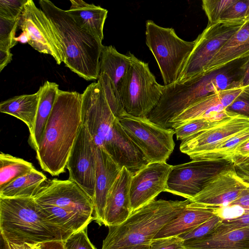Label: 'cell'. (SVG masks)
I'll return each instance as SVG.
<instances>
[{
  "label": "cell",
  "mask_w": 249,
  "mask_h": 249,
  "mask_svg": "<svg viewBox=\"0 0 249 249\" xmlns=\"http://www.w3.org/2000/svg\"><path fill=\"white\" fill-rule=\"evenodd\" d=\"M248 185V182L238 175L232 164L211 178L190 201L208 206L228 207Z\"/></svg>",
  "instance_id": "obj_16"
},
{
  "label": "cell",
  "mask_w": 249,
  "mask_h": 249,
  "mask_svg": "<svg viewBox=\"0 0 249 249\" xmlns=\"http://www.w3.org/2000/svg\"><path fill=\"white\" fill-rule=\"evenodd\" d=\"M121 169L103 148L97 146L95 189L92 201L93 220L99 226L104 225L107 196Z\"/></svg>",
  "instance_id": "obj_18"
},
{
  "label": "cell",
  "mask_w": 249,
  "mask_h": 249,
  "mask_svg": "<svg viewBox=\"0 0 249 249\" xmlns=\"http://www.w3.org/2000/svg\"><path fill=\"white\" fill-rule=\"evenodd\" d=\"M236 0H203L202 6L208 19V24L220 20L224 12Z\"/></svg>",
  "instance_id": "obj_32"
},
{
  "label": "cell",
  "mask_w": 249,
  "mask_h": 249,
  "mask_svg": "<svg viewBox=\"0 0 249 249\" xmlns=\"http://www.w3.org/2000/svg\"><path fill=\"white\" fill-rule=\"evenodd\" d=\"M3 239L7 249H40L42 243H17L3 238Z\"/></svg>",
  "instance_id": "obj_42"
},
{
  "label": "cell",
  "mask_w": 249,
  "mask_h": 249,
  "mask_svg": "<svg viewBox=\"0 0 249 249\" xmlns=\"http://www.w3.org/2000/svg\"><path fill=\"white\" fill-rule=\"evenodd\" d=\"M119 121L148 163L166 162L175 147L174 129L164 128L147 118L133 116L125 112L120 116Z\"/></svg>",
  "instance_id": "obj_9"
},
{
  "label": "cell",
  "mask_w": 249,
  "mask_h": 249,
  "mask_svg": "<svg viewBox=\"0 0 249 249\" xmlns=\"http://www.w3.org/2000/svg\"><path fill=\"white\" fill-rule=\"evenodd\" d=\"M82 94L59 89L36 152L41 169L52 176L65 172L71 149L82 125Z\"/></svg>",
  "instance_id": "obj_2"
},
{
  "label": "cell",
  "mask_w": 249,
  "mask_h": 249,
  "mask_svg": "<svg viewBox=\"0 0 249 249\" xmlns=\"http://www.w3.org/2000/svg\"><path fill=\"white\" fill-rule=\"evenodd\" d=\"M219 207L190 202L174 218L157 234L154 238L178 236L205 222L217 213Z\"/></svg>",
  "instance_id": "obj_20"
},
{
  "label": "cell",
  "mask_w": 249,
  "mask_h": 249,
  "mask_svg": "<svg viewBox=\"0 0 249 249\" xmlns=\"http://www.w3.org/2000/svg\"><path fill=\"white\" fill-rule=\"evenodd\" d=\"M242 176L245 181L249 183V167L246 168L242 171Z\"/></svg>",
  "instance_id": "obj_48"
},
{
  "label": "cell",
  "mask_w": 249,
  "mask_h": 249,
  "mask_svg": "<svg viewBox=\"0 0 249 249\" xmlns=\"http://www.w3.org/2000/svg\"><path fill=\"white\" fill-rule=\"evenodd\" d=\"M39 3L57 35L66 66L86 80L98 79L102 41L79 27L66 11L52 1L40 0Z\"/></svg>",
  "instance_id": "obj_3"
},
{
  "label": "cell",
  "mask_w": 249,
  "mask_h": 249,
  "mask_svg": "<svg viewBox=\"0 0 249 249\" xmlns=\"http://www.w3.org/2000/svg\"><path fill=\"white\" fill-rule=\"evenodd\" d=\"M15 39L18 42L23 44L28 43L30 40V36L28 32L23 31L18 37H16Z\"/></svg>",
  "instance_id": "obj_46"
},
{
  "label": "cell",
  "mask_w": 249,
  "mask_h": 249,
  "mask_svg": "<svg viewBox=\"0 0 249 249\" xmlns=\"http://www.w3.org/2000/svg\"><path fill=\"white\" fill-rule=\"evenodd\" d=\"M46 176L35 168L0 189V197H34L47 180Z\"/></svg>",
  "instance_id": "obj_27"
},
{
  "label": "cell",
  "mask_w": 249,
  "mask_h": 249,
  "mask_svg": "<svg viewBox=\"0 0 249 249\" xmlns=\"http://www.w3.org/2000/svg\"><path fill=\"white\" fill-rule=\"evenodd\" d=\"M172 166L166 162H149L132 176L129 189L131 213L165 191Z\"/></svg>",
  "instance_id": "obj_14"
},
{
  "label": "cell",
  "mask_w": 249,
  "mask_h": 249,
  "mask_svg": "<svg viewBox=\"0 0 249 249\" xmlns=\"http://www.w3.org/2000/svg\"><path fill=\"white\" fill-rule=\"evenodd\" d=\"M241 85L243 87L249 86V56L244 67V72L241 81Z\"/></svg>",
  "instance_id": "obj_45"
},
{
  "label": "cell",
  "mask_w": 249,
  "mask_h": 249,
  "mask_svg": "<svg viewBox=\"0 0 249 249\" xmlns=\"http://www.w3.org/2000/svg\"><path fill=\"white\" fill-rule=\"evenodd\" d=\"M249 56V19H248L215 55L203 72L218 69Z\"/></svg>",
  "instance_id": "obj_23"
},
{
  "label": "cell",
  "mask_w": 249,
  "mask_h": 249,
  "mask_svg": "<svg viewBox=\"0 0 249 249\" xmlns=\"http://www.w3.org/2000/svg\"><path fill=\"white\" fill-rule=\"evenodd\" d=\"M70 1L71 7L66 11V13L79 27L102 41L107 10L82 0H70Z\"/></svg>",
  "instance_id": "obj_21"
},
{
  "label": "cell",
  "mask_w": 249,
  "mask_h": 249,
  "mask_svg": "<svg viewBox=\"0 0 249 249\" xmlns=\"http://www.w3.org/2000/svg\"><path fill=\"white\" fill-rule=\"evenodd\" d=\"M30 35L28 44L39 53L52 55L56 63L64 62L61 45L54 28L45 13L28 0L20 16L18 26Z\"/></svg>",
  "instance_id": "obj_11"
},
{
  "label": "cell",
  "mask_w": 249,
  "mask_h": 249,
  "mask_svg": "<svg viewBox=\"0 0 249 249\" xmlns=\"http://www.w3.org/2000/svg\"><path fill=\"white\" fill-rule=\"evenodd\" d=\"M245 88L240 87L217 92L202 98L171 122L172 128L193 119H205L217 122L226 118L237 115L227 111L226 108Z\"/></svg>",
  "instance_id": "obj_17"
},
{
  "label": "cell",
  "mask_w": 249,
  "mask_h": 249,
  "mask_svg": "<svg viewBox=\"0 0 249 249\" xmlns=\"http://www.w3.org/2000/svg\"><path fill=\"white\" fill-rule=\"evenodd\" d=\"M59 90L54 82L46 81L40 87L39 102L33 130L29 134L28 142L36 151L44 134Z\"/></svg>",
  "instance_id": "obj_24"
},
{
  "label": "cell",
  "mask_w": 249,
  "mask_h": 249,
  "mask_svg": "<svg viewBox=\"0 0 249 249\" xmlns=\"http://www.w3.org/2000/svg\"><path fill=\"white\" fill-rule=\"evenodd\" d=\"M0 232L4 239L31 244L64 241L71 235L51 221L34 197H0Z\"/></svg>",
  "instance_id": "obj_4"
},
{
  "label": "cell",
  "mask_w": 249,
  "mask_h": 249,
  "mask_svg": "<svg viewBox=\"0 0 249 249\" xmlns=\"http://www.w3.org/2000/svg\"><path fill=\"white\" fill-rule=\"evenodd\" d=\"M184 241L179 236L154 238L149 243L150 249H185Z\"/></svg>",
  "instance_id": "obj_39"
},
{
  "label": "cell",
  "mask_w": 249,
  "mask_h": 249,
  "mask_svg": "<svg viewBox=\"0 0 249 249\" xmlns=\"http://www.w3.org/2000/svg\"><path fill=\"white\" fill-rule=\"evenodd\" d=\"M39 102V92L16 96L0 104L1 113L13 116L27 126L29 133L33 130Z\"/></svg>",
  "instance_id": "obj_25"
},
{
  "label": "cell",
  "mask_w": 249,
  "mask_h": 249,
  "mask_svg": "<svg viewBox=\"0 0 249 249\" xmlns=\"http://www.w3.org/2000/svg\"><path fill=\"white\" fill-rule=\"evenodd\" d=\"M248 128L249 118L239 115L226 118L216 125L182 141L179 148L192 160H196L229 137Z\"/></svg>",
  "instance_id": "obj_15"
},
{
  "label": "cell",
  "mask_w": 249,
  "mask_h": 249,
  "mask_svg": "<svg viewBox=\"0 0 249 249\" xmlns=\"http://www.w3.org/2000/svg\"><path fill=\"white\" fill-rule=\"evenodd\" d=\"M35 167L31 162L2 152L0 154V189L30 173Z\"/></svg>",
  "instance_id": "obj_28"
},
{
  "label": "cell",
  "mask_w": 249,
  "mask_h": 249,
  "mask_svg": "<svg viewBox=\"0 0 249 249\" xmlns=\"http://www.w3.org/2000/svg\"><path fill=\"white\" fill-rule=\"evenodd\" d=\"M232 164L227 160H192L172 166L165 192L191 200L211 178Z\"/></svg>",
  "instance_id": "obj_10"
},
{
  "label": "cell",
  "mask_w": 249,
  "mask_h": 249,
  "mask_svg": "<svg viewBox=\"0 0 249 249\" xmlns=\"http://www.w3.org/2000/svg\"><path fill=\"white\" fill-rule=\"evenodd\" d=\"M249 140V128L229 137L214 149L196 160H227L231 161L235 150Z\"/></svg>",
  "instance_id": "obj_29"
},
{
  "label": "cell",
  "mask_w": 249,
  "mask_h": 249,
  "mask_svg": "<svg viewBox=\"0 0 249 249\" xmlns=\"http://www.w3.org/2000/svg\"><path fill=\"white\" fill-rule=\"evenodd\" d=\"M146 44L160 68L164 86L177 82L192 52L195 40L179 37L172 28H164L151 20L146 22Z\"/></svg>",
  "instance_id": "obj_7"
},
{
  "label": "cell",
  "mask_w": 249,
  "mask_h": 249,
  "mask_svg": "<svg viewBox=\"0 0 249 249\" xmlns=\"http://www.w3.org/2000/svg\"><path fill=\"white\" fill-rule=\"evenodd\" d=\"M246 89L249 90V86L247 87H246Z\"/></svg>",
  "instance_id": "obj_51"
},
{
  "label": "cell",
  "mask_w": 249,
  "mask_h": 249,
  "mask_svg": "<svg viewBox=\"0 0 249 249\" xmlns=\"http://www.w3.org/2000/svg\"><path fill=\"white\" fill-rule=\"evenodd\" d=\"M226 110L249 118V90L246 87L226 108Z\"/></svg>",
  "instance_id": "obj_36"
},
{
  "label": "cell",
  "mask_w": 249,
  "mask_h": 249,
  "mask_svg": "<svg viewBox=\"0 0 249 249\" xmlns=\"http://www.w3.org/2000/svg\"><path fill=\"white\" fill-rule=\"evenodd\" d=\"M245 21L244 18L208 24L195 40L194 48L176 82L180 83L203 73L215 55Z\"/></svg>",
  "instance_id": "obj_8"
},
{
  "label": "cell",
  "mask_w": 249,
  "mask_h": 249,
  "mask_svg": "<svg viewBox=\"0 0 249 249\" xmlns=\"http://www.w3.org/2000/svg\"><path fill=\"white\" fill-rule=\"evenodd\" d=\"M118 249H150L149 243L127 246Z\"/></svg>",
  "instance_id": "obj_47"
},
{
  "label": "cell",
  "mask_w": 249,
  "mask_h": 249,
  "mask_svg": "<svg viewBox=\"0 0 249 249\" xmlns=\"http://www.w3.org/2000/svg\"><path fill=\"white\" fill-rule=\"evenodd\" d=\"M221 121L213 122L205 119H193L181 123L173 129L177 140L182 141L216 125Z\"/></svg>",
  "instance_id": "obj_30"
},
{
  "label": "cell",
  "mask_w": 249,
  "mask_h": 249,
  "mask_svg": "<svg viewBox=\"0 0 249 249\" xmlns=\"http://www.w3.org/2000/svg\"><path fill=\"white\" fill-rule=\"evenodd\" d=\"M218 213L194 229L178 236L184 241L202 238L211 233L222 222Z\"/></svg>",
  "instance_id": "obj_33"
},
{
  "label": "cell",
  "mask_w": 249,
  "mask_h": 249,
  "mask_svg": "<svg viewBox=\"0 0 249 249\" xmlns=\"http://www.w3.org/2000/svg\"><path fill=\"white\" fill-rule=\"evenodd\" d=\"M188 249H249V226L226 233H211L202 238L184 241Z\"/></svg>",
  "instance_id": "obj_22"
},
{
  "label": "cell",
  "mask_w": 249,
  "mask_h": 249,
  "mask_svg": "<svg viewBox=\"0 0 249 249\" xmlns=\"http://www.w3.org/2000/svg\"><path fill=\"white\" fill-rule=\"evenodd\" d=\"M12 60V54L10 50L0 49V71Z\"/></svg>",
  "instance_id": "obj_43"
},
{
  "label": "cell",
  "mask_w": 249,
  "mask_h": 249,
  "mask_svg": "<svg viewBox=\"0 0 249 249\" xmlns=\"http://www.w3.org/2000/svg\"><path fill=\"white\" fill-rule=\"evenodd\" d=\"M0 249H7L5 247L3 239L1 235H0Z\"/></svg>",
  "instance_id": "obj_49"
},
{
  "label": "cell",
  "mask_w": 249,
  "mask_h": 249,
  "mask_svg": "<svg viewBox=\"0 0 249 249\" xmlns=\"http://www.w3.org/2000/svg\"><path fill=\"white\" fill-rule=\"evenodd\" d=\"M19 20V18L11 19L0 17V49L10 50L18 43L15 34Z\"/></svg>",
  "instance_id": "obj_31"
},
{
  "label": "cell",
  "mask_w": 249,
  "mask_h": 249,
  "mask_svg": "<svg viewBox=\"0 0 249 249\" xmlns=\"http://www.w3.org/2000/svg\"><path fill=\"white\" fill-rule=\"evenodd\" d=\"M64 243L65 249H97L88 236L87 228L73 233Z\"/></svg>",
  "instance_id": "obj_35"
},
{
  "label": "cell",
  "mask_w": 249,
  "mask_h": 249,
  "mask_svg": "<svg viewBox=\"0 0 249 249\" xmlns=\"http://www.w3.org/2000/svg\"><path fill=\"white\" fill-rule=\"evenodd\" d=\"M247 226H249V211L245 212L239 216L223 220L213 232L219 233H226Z\"/></svg>",
  "instance_id": "obj_37"
},
{
  "label": "cell",
  "mask_w": 249,
  "mask_h": 249,
  "mask_svg": "<svg viewBox=\"0 0 249 249\" xmlns=\"http://www.w3.org/2000/svg\"><path fill=\"white\" fill-rule=\"evenodd\" d=\"M191 202L154 200L132 212L121 224L108 227L101 249H118L150 243L168 223Z\"/></svg>",
  "instance_id": "obj_5"
},
{
  "label": "cell",
  "mask_w": 249,
  "mask_h": 249,
  "mask_svg": "<svg viewBox=\"0 0 249 249\" xmlns=\"http://www.w3.org/2000/svg\"><path fill=\"white\" fill-rule=\"evenodd\" d=\"M185 249H186V248H185Z\"/></svg>",
  "instance_id": "obj_52"
},
{
  "label": "cell",
  "mask_w": 249,
  "mask_h": 249,
  "mask_svg": "<svg viewBox=\"0 0 249 249\" xmlns=\"http://www.w3.org/2000/svg\"><path fill=\"white\" fill-rule=\"evenodd\" d=\"M38 204L54 205L93 218L92 199L75 182L70 179H47L34 197Z\"/></svg>",
  "instance_id": "obj_13"
},
{
  "label": "cell",
  "mask_w": 249,
  "mask_h": 249,
  "mask_svg": "<svg viewBox=\"0 0 249 249\" xmlns=\"http://www.w3.org/2000/svg\"><path fill=\"white\" fill-rule=\"evenodd\" d=\"M249 4V0H236L224 12L220 20L244 18Z\"/></svg>",
  "instance_id": "obj_38"
},
{
  "label": "cell",
  "mask_w": 249,
  "mask_h": 249,
  "mask_svg": "<svg viewBox=\"0 0 249 249\" xmlns=\"http://www.w3.org/2000/svg\"><path fill=\"white\" fill-rule=\"evenodd\" d=\"M120 102L109 103L100 84L92 83L82 93L81 120L97 146L103 148L121 168L133 176L148 162L123 128Z\"/></svg>",
  "instance_id": "obj_1"
},
{
  "label": "cell",
  "mask_w": 249,
  "mask_h": 249,
  "mask_svg": "<svg viewBox=\"0 0 249 249\" xmlns=\"http://www.w3.org/2000/svg\"><path fill=\"white\" fill-rule=\"evenodd\" d=\"M28 0H0V17L11 19L20 18Z\"/></svg>",
  "instance_id": "obj_34"
},
{
  "label": "cell",
  "mask_w": 249,
  "mask_h": 249,
  "mask_svg": "<svg viewBox=\"0 0 249 249\" xmlns=\"http://www.w3.org/2000/svg\"><path fill=\"white\" fill-rule=\"evenodd\" d=\"M96 147L87 128L82 124L66 165L69 179L76 183L92 199L95 189Z\"/></svg>",
  "instance_id": "obj_12"
},
{
  "label": "cell",
  "mask_w": 249,
  "mask_h": 249,
  "mask_svg": "<svg viewBox=\"0 0 249 249\" xmlns=\"http://www.w3.org/2000/svg\"><path fill=\"white\" fill-rule=\"evenodd\" d=\"M129 53L131 64L118 86L119 98L126 113L146 118L160 101L163 86L157 82L148 63Z\"/></svg>",
  "instance_id": "obj_6"
},
{
  "label": "cell",
  "mask_w": 249,
  "mask_h": 249,
  "mask_svg": "<svg viewBox=\"0 0 249 249\" xmlns=\"http://www.w3.org/2000/svg\"><path fill=\"white\" fill-rule=\"evenodd\" d=\"M234 206L243 210L244 213L249 211V183L242 191L239 197L231 202L228 207Z\"/></svg>",
  "instance_id": "obj_41"
},
{
  "label": "cell",
  "mask_w": 249,
  "mask_h": 249,
  "mask_svg": "<svg viewBox=\"0 0 249 249\" xmlns=\"http://www.w3.org/2000/svg\"><path fill=\"white\" fill-rule=\"evenodd\" d=\"M249 158V140L239 145L234 151L231 162L235 166L241 161Z\"/></svg>",
  "instance_id": "obj_40"
},
{
  "label": "cell",
  "mask_w": 249,
  "mask_h": 249,
  "mask_svg": "<svg viewBox=\"0 0 249 249\" xmlns=\"http://www.w3.org/2000/svg\"><path fill=\"white\" fill-rule=\"evenodd\" d=\"M40 249H65L64 241L52 240L42 243Z\"/></svg>",
  "instance_id": "obj_44"
},
{
  "label": "cell",
  "mask_w": 249,
  "mask_h": 249,
  "mask_svg": "<svg viewBox=\"0 0 249 249\" xmlns=\"http://www.w3.org/2000/svg\"><path fill=\"white\" fill-rule=\"evenodd\" d=\"M131 64L129 52L126 55L123 54L111 45H103L100 58L99 73H106L109 77L117 91Z\"/></svg>",
  "instance_id": "obj_26"
},
{
  "label": "cell",
  "mask_w": 249,
  "mask_h": 249,
  "mask_svg": "<svg viewBox=\"0 0 249 249\" xmlns=\"http://www.w3.org/2000/svg\"><path fill=\"white\" fill-rule=\"evenodd\" d=\"M132 176L133 174L123 167L110 189L105 210V226L119 225L131 214L129 189Z\"/></svg>",
  "instance_id": "obj_19"
},
{
  "label": "cell",
  "mask_w": 249,
  "mask_h": 249,
  "mask_svg": "<svg viewBox=\"0 0 249 249\" xmlns=\"http://www.w3.org/2000/svg\"><path fill=\"white\" fill-rule=\"evenodd\" d=\"M245 18L246 19H249V4L248 7V9H247V12H246V13L245 15Z\"/></svg>",
  "instance_id": "obj_50"
}]
</instances>
